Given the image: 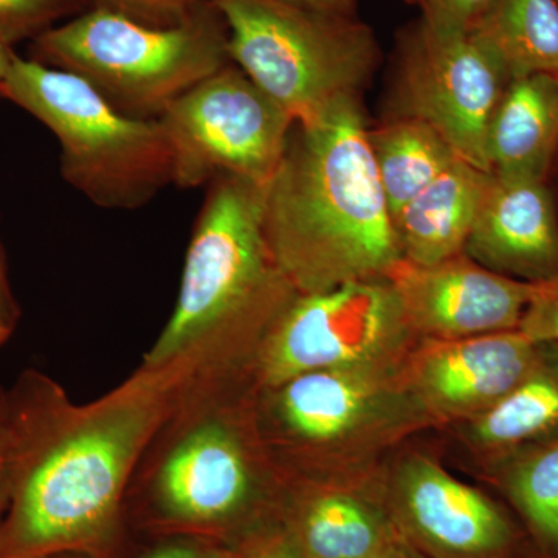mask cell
Instances as JSON below:
<instances>
[{
	"mask_svg": "<svg viewBox=\"0 0 558 558\" xmlns=\"http://www.w3.org/2000/svg\"><path fill=\"white\" fill-rule=\"evenodd\" d=\"M464 435L486 468L524 447L558 439V343H539L526 377L465 422Z\"/></svg>",
	"mask_w": 558,
	"mask_h": 558,
	"instance_id": "obj_19",
	"label": "cell"
},
{
	"mask_svg": "<svg viewBox=\"0 0 558 558\" xmlns=\"http://www.w3.org/2000/svg\"><path fill=\"white\" fill-rule=\"evenodd\" d=\"M204 558H240L236 550L229 545L213 546L205 548Z\"/></svg>",
	"mask_w": 558,
	"mask_h": 558,
	"instance_id": "obj_34",
	"label": "cell"
},
{
	"mask_svg": "<svg viewBox=\"0 0 558 558\" xmlns=\"http://www.w3.org/2000/svg\"><path fill=\"white\" fill-rule=\"evenodd\" d=\"M512 76L475 33H451L424 21L399 50V116L428 124L459 159L490 172L487 134Z\"/></svg>",
	"mask_w": 558,
	"mask_h": 558,
	"instance_id": "obj_11",
	"label": "cell"
},
{
	"mask_svg": "<svg viewBox=\"0 0 558 558\" xmlns=\"http://www.w3.org/2000/svg\"><path fill=\"white\" fill-rule=\"evenodd\" d=\"M488 172L457 159L395 216L403 259L433 266L464 252Z\"/></svg>",
	"mask_w": 558,
	"mask_h": 558,
	"instance_id": "obj_18",
	"label": "cell"
},
{
	"mask_svg": "<svg viewBox=\"0 0 558 558\" xmlns=\"http://www.w3.org/2000/svg\"><path fill=\"white\" fill-rule=\"evenodd\" d=\"M231 548L240 558H306L281 513L250 531Z\"/></svg>",
	"mask_w": 558,
	"mask_h": 558,
	"instance_id": "obj_25",
	"label": "cell"
},
{
	"mask_svg": "<svg viewBox=\"0 0 558 558\" xmlns=\"http://www.w3.org/2000/svg\"><path fill=\"white\" fill-rule=\"evenodd\" d=\"M229 411L201 414L168 451L154 481L161 523L185 534L234 545L279 515L284 483L266 475L255 421Z\"/></svg>",
	"mask_w": 558,
	"mask_h": 558,
	"instance_id": "obj_7",
	"label": "cell"
},
{
	"mask_svg": "<svg viewBox=\"0 0 558 558\" xmlns=\"http://www.w3.org/2000/svg\"><path fill=\"white\" fill-rule=\"evenodd\" d=\"M388 281L422 340H461L519 329L534 284L488 270L462 252L433 266L400 259Z\"/></svg>",
	"mask_w": 558,
	"mask_h": 558,
	"instance_id": "obj_13",
	"label": "cell"
},
{
	"mask_svg": "<svg viewBox=\"0 0 558 558\" xmlns=\"http://www.w3.org/2000/svg\"><path fill=\"white\" fill-rule=\"evenodd\" d=\"M288 5L296 7L315 13L339 14V16H352L357 0H279Z\"/></svg>",
	"mask_w": 558,
	"mask_h": 558,
	"instance_id": "obj_31",
	"label": "cell"
},
{
	"mask_svg": "<svg viewBox=\"0 0 558 558\" xmlns=\"http://www.w3.org/2000/svg\"><path fill=\"white\" fill-rule=\"evenodd\" d=\"M388 558V557H387Z\"/></svg>",
	"mask_w": 558,
	"mask_h": 558,
	"instance_id": "obj_37",
	"label": "cell"
},
{
	"mask_svg": "<svg viewBox=\"0 0 558 558\" xmlns=\"http://www.w3.org/2000/svg\"><path fill=\"white\" fill-rule=\"evenodd\" d=\"M422 11V21L442 32L470 33L486 14L492 0H410Z\"/></svg>",
	"mask_w": 558,
	"mask_h": 558,
	"instance_id": "obj_27",
	"label": "cell"
},
{
	"mask_svg": "<svg viewBox=\"0 0 558 558\" xmlns=\"http://www.w3.org/2000/svg\"><path fill=\"white\" fill-rule=\"evenodd\" d=\"M22 311L13 289H11L5 252L0 242V348L13 337L20 325Z\"/></svg>",
	"mask_w": 558,
	"mask_h": 558,
	"instance_id": "obj_29",
	"label": "cell"
},
{
	"mask_svg": "<svg viewBox=\"0 0 558 558\" xmlns=\"http://www.w3.org/2000/svg\"><path fill=\"white\" fill-rule=\"evenodd\" d=\"M86 10L84 0H0V36L11 46L33 40Z\"/></svg>",
	"mask_w": 558,
	"mask_h": 558,
	"instance_id": "obj_23",
	"label": "cell"
},
{
	"mask_svg": "<svg viewBox=\"0 0 558 558\" xmlns=\"http://www.w3.org/2000/svg\"><path fill=\"white\" fill-rule=\"evenodd\" d=\"M281 515L306 558H387L398 538L380 484L301 483Z\"/></svg>",
	"mask_w": 558,
	"mask_h": 558,
	"instance_id": "obj_16",
	"label": "cell"
},
{
	"mask_svg": "<svg viewBox=\"0 0 558 558\" xmlns=\"http://www.w3.org/2000/svg\"><path fill=\"white\" fill-rule=\"evenodd\" d=\"M402 365L317 369L266 388L259 439L292 457H351L429 422L403 384Z\"/></svg>",
	"mask_w": 558,
	"mask_h": 558,
	"instance_id": "obj_8",
	"label": "cell"
},
{
	"mask_svg": "<svg viewBox=\"0 0 558 558\" xmlns=\"http://www.w3.org/2000/svg\"><path fill=\"white\" fill-rule=\"evenodd\" d=\"M264 233L299 293L387 278L403 259L360 97L293 121L264 186Z\"/></svg>",
	"mask_w": 558,
	"mask_h": 558,
	"instance_id": "obj_2",
	"label": "cell"
},
{
	"mask_svg": "<svg viewBox=\"0 0 558 558\" xmlns=\"http://www.w3.org/2000/svg\"><path fill=\"white\" fill-rule=\"evenodd\" d=\"M31 60L75 73L137 119H159L180 95L231 62L226 22L209 0L165 27L83 11L33 39Z\"/></svg>",
	"mask_w": 558,
	"mask_h": 558,
	"instance_id": "obj_4",
	"label": "cell"
},
{
	"mask_svg": "<svg viewBox=\"0 0 558 558\" xmlns=\"http://www.w3.org/2000/svg\"><path fill=\"white\" fill-rule=\"evenodd\" d=\"M557 2H558V0H557Z\"/></svg>",
	"mask_w": 558,
	"mask_h": 558,
	"instance_id": "obj_36",
	"label": "cell"
},
{
	"mask_svg": "<svg viewBox=\"0 0 558 558\" xmlns=\"http://www.w3.org/2000/svg\"><path fill=\"white\" fill-rule=\"evenodd\" d=\"M54 558H89V557H83V556H60Z\"/></svg>",
	"mask_w": 558,
	"mask_h": 558,
	"instance_id": "obj_35",
	"label": "cell"
},
{
	"mask_svg": "<svg viewBox=\"0 0 558 558\" xmlns=\"http://www.w3.org/2000/svg\"><path fill=\"white\" fill-rule=\"evenodd\" d=\"M411 329L387 278L299 293L256 351L264 388L317 369L389 368L409 357Z\"/></svg>",
	"mask_w": 558,
	"mask_h": 558,
	"instance_id": "obj_9",
	"label": "cell"
},
{
	"mask_svg": "<svg viewBox=\"0 0 558 558\" xmlns=\"http://www.w3.org/2000/svg\"><path fill=\"white\" fill-rule=\"evenodd\" d=\"M388 558H427L422 556L418 550L414 549L413 546H410L405 539L399 537L396 538L395 545H392L391 553H389Z\"/></svg>",
	"mask_w": 558,
	"mask_h": 558,
	"instance_id": "obj_33",
	"label": "cell"
},
{
	"mask_svg": "<svg viewBox=\"0 0 558 558\" xmlns=\"http://www.w3.org/2000/svg\"><path fill=\"white\" fill-rule=\"evenodd\" d=\"M472 33L490 47L512 78L558 75L557 0H492Z\"/></svg>",
	"mask_w": 558,
	"mask_h": 558,
	"instance_id": "obj_22",
	"label": "cell"
},
{
	"mask_svg": "<svg viewBox=\"0 0 558 558\" xmlns=\"http://www.w3.org/2000/svg\"><path fill=\"white\" fill-rule=\"evenodd\" d=\"M519 329L535 343H558V277L534 284Z\"/></svg>",
	"mask_w": 558,
	"mask_h": 558,
	"instance_id": "obj_26",
	"label": "cell"
},
{
	"mask_svg": "<svg viewBox=\"0 0 558 558\" xmlns=\"http://www.w3.org/2000/svg\"><path fill=\"white\" fill-rule=\"evenodd\" d=\"M557 153V73L510 80L488 126L490 172L546 180Z\"/></svg>",
	"mask_w": 558,
	"mask_h": 558,
	"instance_id": "obj_17",
	"label": "cell"
},
{
	"mask_svg": "<svg viewBox=\"0 0 558 558\" xmlns=\"http://www.w3.org/2000/svg\"><path fill=\"white\" fill-rule=\"evenodd\" d=\"M299 295L264 233V189L220 175L208 183L178 303L145 368L205 347H258Z\"/></svg>",
	"mask_w": 558,
	"mask_h": 558,
	"instance_id": "obj_3",
	"label": "cell"
},
{
	"mask_svg": "<svg viewBox=\"0 0 558 558\" xmlns=\"http://www.w3.org/2000/svg\"><path fill=\"white\" fill-rule=\"evenodd\" d=\"M369 142L392 219L459 159L438 132L411 117L369 131Z\"/></svg>",
	"mask_w": 558,
	"mask_h": 558,
	"instance_id": "obj_21",
	"label": "cell"
},
{
	"mask_svg": "<svg viewBox=\"0 0 558 558\" xmlns=\"http://www.w3.org/2000/svg\"><path fill=\"white\" fill-rule=\"evenodd\" d=\"M229 32L230 60L299 123L360 97L379 65L368 25L279 0H209Z\"/></svg>",
	"mask_w": 558,
	"mask_h": 558,
	"instance_id": "obj_6",
	"label": "cell"
},
{
	"mask_svg": "<svg viewBox=\"0 0 558 558\" xmlns=\"http://www.w3.org/2000/svg\"><path fill=\"white\" fill-rule=\"evenodd\" d=\"M196 377L179 357L75 405L49 377L22 373L7 391L11 488L0 558L108 556L132 472Z\"/></svg>",
	"mask_w": 558,
	"mask_h": 558,
	"instance_id": "obj_1",
	"label": "cell"
},
{
	"mask_svg": "<svg viewBox=\"0 0 558 558\" xmlns=\"http://www.w3.org/2000/svg\"><path fill=\"white\" fill-rule=\"evenodd\" d=\"M11 439L9 422V395L0 387V524L10 502Z\"/></svg>",
	"mask_w": 558,
	"mask_h": 558,
	"instance_id": "obj_28",
	"label": "cell"
},
{
	"mask_svg": "<svg viewBox=\"0 0 558 558\" xmlns=\"http://www.w3.org/2000/svg\"><path fill=\"white\" fill-rule=\"evenodd\" d=\"M159 120L180 189L220 175L264 189L284 156L295 121L233 62L180 95Z\"/></svg>",
	"mask_w": 558,
	"mask_h": 558,
	"instance_id": "obj_10",
	"label": "cell"
},
{
	"mask_svg": "<svg viewBox=\"0 0 558 558\" xmlns=\"http://www.w3.org/2000/svg\"><path fill=\"white\" fill-rule=\"evenodd\" d=\"M464 252L519 281L558 277V215L548 183L488 172Z\"/></svg>",
	"mask_w": 558,
	"mask_h": 558,
	"instance_id": "obj_15",
	"label": "cell"
},
{
	"mask_svg": "<svg viewBox=\"0 0 558 558\" xmlns=\"http://www.w3.org/2000/svg\"><path fill=\"white\" fill-rule=\"evenodd\" d=\"M0 98L53 132L62 178L98 207L137 209L174 185V160L160 120L121 112L75 73L16 54Z\"/></svg>",
	"mask_w": 558,
	"mask_h": 558,
	"instance_id": "obj_5",
	"label": "cell"
},
{
	"mask_svg": "<svg viewBox=\"0 0 558 558\" xmlns=\"http://www.w3.org/2000/svg\"><path fill=\"white\" fill-rule=\"evenodd\" d=\"M205 548L197 539L178 538L149 550L143 558H204Z\"/></svg>",
	"mask_w": 558,
	"mask_h": 558,
	"instance_id": "obj_30",
	"label": "cell"
},
{
	"mask_svg": "<svg viewBox=\"0 0 558 558\" xmlns=\"http://www.w3.org/2000/svg\"><path fill=\"white\" fill-rule=\"evenodd\" d=\"M14 57H16V51L13 50V46L0 36V84L5 80Z\"/></svg>",
	"mask_w": 558,
	"mask_h": 558,
	"instance_id": "obj_32",
	"label": "cell"
},
{
	"mask_svg": "<svg viewBox=\"0 0 558 558\" xmlns=\"http://www.w3.org/2000/svg\"><path fill=\"white\" fill-rule=\"evenodd\" d=\"M400 538L427 558H539L508 505L410 453L380 484Z\"/></svg>",
	"mask_w": 558,
	"mask_h": 558,
	"instance_id": "obj_12",
	"label": "cell"
},
{
	"mask_svg": "<svg viewBox=\"0 0 558 558\" xmlns=\"http://www.w3.org/2000/svg\"><path fill=\"white\" fill-rule=\"evenodd\" d=\"M87 10L123 14L149 25H175L185 21L204 0H84Z\"/></svg>",
	"mask_w": 558,
	"mask_h": 558,
	"instance_id": "obj_24",
	"label": "cell"
},
{
	"mask_svg": "<svg viewBox=\"0 0 558 558\" xmlns=\"http://www.w3.org/2000/svg\"><path fill=\"white\" fill-rule=\"evenodd\" d=\"M539 343L520 329L461 340H421L402 366L403 384L429 421L468 422L526 377Z\"/></svg>",
	"mask_w": 558,
	"mask_h": 558,
	"instance_id": "obj_14",
	"label": "cell"
},
{
	"mask_svg": "<svg viewBox=\"0 0 558 558\" xmlns=\"http://www.w3.org/2000/svg\"><path fill=\"white\" fill-rule=\"evenodd\" d=\"M487 472L538 557L558 558V439L513 451Z\"/></svg>",
	"mask_w": 558,
	"mask_h": 558,
	"instance_id": "obj_20",
	"label": "cell"
}]
</instances>
